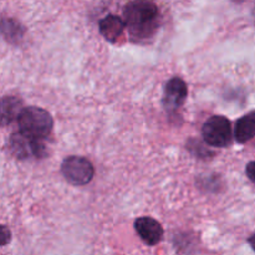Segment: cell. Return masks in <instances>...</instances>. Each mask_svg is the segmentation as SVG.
Returning a JSON list of instances; mask_svg holds the SVG:
<instances>
[{
	"instance_id": "cell-1",
	"label": "cell",
	"mask_w": 255,
	"mask_h": 255,
	"mask_svg": "<svg viewBox=\"0 0 255 255\" xmlns=\"http://www.w3.org/2000/svg\"><path fill=\"white\" fill-rule=\"evenodd\" d=\"M159 10L151 0H132L124 10V20L133 42H148L159 27Z\"/></svg>"
},
{
	"instance_id": "cell-2",
	"label": "cell",
	"mask_w": 255,
	"mask_h": 255,
	"mask_svg": "<svg viewBox=\"0 0 255 255\" xmlns=\"http://www.w3.org/2000/svg\"><path fill=\"white\" fill-rule=\"evenodd\" d=\"M17 125H19V132H21L22 134L30 138L42 141L51 132L54 121L51 115L46 110L31 106L22 109L17 119Z\"/></svg>"
},
{
	"instance_id": "cell-3",
	"label": "cell",
	"mask_w": 255,
	"mask_h": 255,
	"mask_svg": "<svg viewBox=\"0 0 255 255\" xmlns=\"http://www.w3.org/2000/svg\"><path fill=\"white\" fill-rule=\"evenodd\" d=\"M202 136L209 146L219 148L228 147L233 138L231 121L227 117L218 115L209 117L202 127Z\"/></svg>"
},
{
	"instance_id": "cell-4",
	"label": "cell",
	"mask_w": 255,
	"mask_h": 255,
	"mask_svg": "<svg viewBox=\"0 0 255 255\" xmlns=\"http://www.w3.org/2000/svg\"><path fill=\"white\" fill-rule=\"evenodd\" d=\"M61 173L72 186H85L94 178L95 168L84 157L69 156L62 161Z\"/></svg>"
},
{
	"instance_id": "cell-5",
	"label": "cell",
	"mask_w": 255,
	"mask_h": 255,
	"mask_svg": "<svg viewBox=\"0 0 255 255\" xmlns=\"http://www.w3.org/2000/svg\"><path fill=\"white\" fill-rule=\"evenodd\" d=\"M10 151L16 158L27 159L31 157L44 158L46 156V147L40 139L30 138L21 132L14 133L10 137Z\"/></svg>"
},
{
	"instance_id": "cell-6",
	"label": "cell",
	"mask_w": 255,
	"mask_h": 255,
	"mask_svg": "<svg viewBox=\"0 0 255 255\" xmlns=\"http://www.w3.org/2000/svg\"><path fill=\"white\" fill-rule=\"evenodd\" d=\"M187 96H188V87L186 82L181 77H172L164 86L163 100H162L164 110L168 114H174L183 106Z\"/></svg>"
},
{
	"instance_id": "cell-7",
	"label": "cell",
	"mask_w": 255,
	"mask_h": 255,
	"mask_svg": "<svg viewBox=\"0 0 255 255\" xmlns=\"http://www.w3.org/2000/svg\"><path fill=\"white\" fill-rule=\"evenodd\" d=\"M134 229L147 246H157L163 238V228L159 222L151 217L137 218L134 222Z\"/></svg>"
},
{
	"instance_id": "cell-8",
	"label": "cell",
	"mask_w": 255,
	"mask_h": 255,
	"mask_svg": "<svg viewBox=\"0 0 255 255\" xmlns=\"http://www.w3.org/2000/svg\"><path fill=\"white\" fill-rule=\"evenodd\" d=\"M100 34L110 42H117V40L122 36L124 30L126 27V22L119 15L110 14L100 20L99 22Z\"/></svg>"
},
{
	"instance_id": "cell-9",
	"label": "cell",
	"mask_w": 255,
	"mask_h": 255,
	"mask_svg": "<svg viewBox=\"0 0 255 255\" xmlns=\"http://www.w3.org/2000/svg\"><path fill=\"white\" fill-rule=\"evenodd\" d=\"M234 137L239 143H246L255 137V111L244 115L237 121Z\"/></svg>"
},
{
	"instance_id": "cell-10",
	"label": "cell",
	"mask_w": 255,
	"mask_h": 255,
	"mask_svg": "<svg viewBox=\"0 0 255 255\" xmlns=\"http://www.w3.org/2000/svg\"><path fill=\"white\" fill-rule=\"evenodd\" d=\"M22 109L21 101L14 96H5L1 100V124L2 126L11 124L14 120L19 119Z\"/></svg>"
},
{
	"instance_id": "cell-11",
	"label": "cell",
	"mask_w": 255,
	"mask_h": 255,
	"mask_svg": "<svg viewBox=\"0 0 255 255\" xmlns=\"http://www.w3.org/2000/svg\"><path fill=\"white\" fill-rule=\"evenodd\" d=\"M22 31H24V30L21 29V26H20L17 22H15L14 20H2V35H4L5 39L9 40V41L21 39Z\"/></svg>"
},
{
	"instance_id": "cell-12",
	"label": "cell",
	"mask_w": 255,
	"mask_h": 255,
	"mask_svg": "<svg viewBox=\"0 0 255 255\" xmlns=\"http://www.w3.org/2000/svg\"><path fill=\"white\" fill-rule=\"evenodd\" d=\"M246 172H247V176H248V178L251 179L253 183H255V161L248 163Z\"/></svg>"
},
{
	"instance_id": "cell-13",
	"label": "cell",
	"mask_w": 255,
	"mask_h": 255,
	"mask_svg": "<svg viewBox=\"0 0 255 255\" xmlns=\"http://www.w3.org/2000/svg\"><path fill=\"white\" fill-rule=\"evenodd\" d=\"M1 236H2L1 244L2 246H5V244H7V242L10 241V232L7 231V228L5 226H2L1 228Z\"/></svg>"
},
{
	"instance_id": "cell-14",
	"label": "cell",
	"mask_w": 255,
	"mask_h": 255,
	"mask_svg": "<svg viewBox=\"0 0 255 255\" xmlns=\"http://www.w3.org/2000/svg\"><path fill=\"white\" fill-rule=\"evenodd\" d=\"M248 242H249V244H251L252 248H253L255 251V234H253V236H252L251 238L248 239Z\"/></svg>"
},
{
	"instance_id": "cell-15",
	"label": "cell",
	"mask_w": 255,
	"mask_h": 255,
	"mask_svg": "<svg viewBox=\"0 0 255 255\" xmlns=\"http://www.w3.org/2000/svg\"><path fill=\"white\" fill-rule=\"evenodd\" d=\"M253 20H254V25H255V2H254V7H253Z\"/></svg>"
},
{
	"instance_id": "cell-16",
	"label": "cell",
	"mask_w": 255,
	"mask_h": 255,
	"mask_svg": "<svg viewBox=\"0 0 255 255\" xmlns=\"http://www.w3.org/2000/svg\"><path fill=\"white\" fill-rule=\"evenodd\" d=\"M236 1H243V0H236Z\"/></svg>"
}]
</instances>
